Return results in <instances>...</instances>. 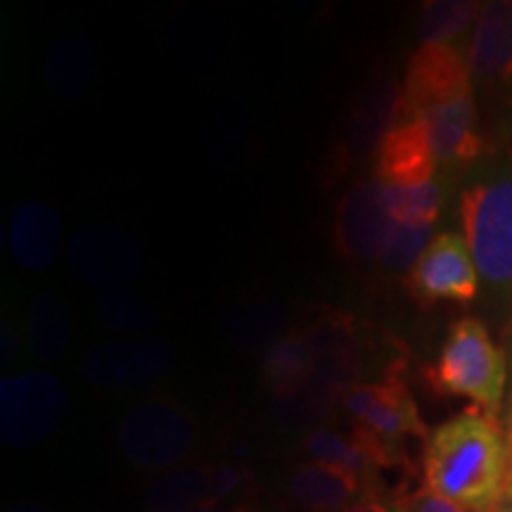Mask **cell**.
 Instances as JSON below:
<instances>
[{
  "instance_id": "1",
  "label": "cell",
  "mask_w": 512,
  "mask_h": 512,
  "mask_svg": "<svg viewBox=\"0 0 512 512\" xmlns=\"http://www.w3.org/2000/svg\"><path fill=\"white\" fill-rule=\"evenodd\" d=\"M510 479L505 430L482 408L446 420L425 446V486L470 512H489L503 501Z\"/></svg>"
},
{
  "instance_id": "2",
  "label": "cell",
  "mask_w": 512,
  "mask_h": 512,
  "mask_svg": "<svg viewBox=\"0 0 512 512\" xmlns=\"http://www.w3.org/2000/svg\"><path fill=\"white\" fill-rule=\"evenodd\" d=\"M460 219L479 278L512 302V169L489 171L460 197Z\"/></svg>"
},
{
  "instance_id": "3",
  "label": "cell",
  "mask_w": 512,
  "mask_h": 512,
  "mask_svg": "<svg viewBox=\"0 0 512 512\" xmlns=\"http://www.w3.org/2000/svg\"><path fill=\"white\" fill-rule=\"evenodd\" d=\"M344 411L354 420V434L373 453L380 470L406 463V444L427 439L418 406L399 370H389L382 380L349 387Z\"/></svg>"
},
{
  "instance_id": "4",
  "label": "cell",
  "mask_w": 512,
  "mask_h": 512,
  "mask_svg": "<svg viewBox=\"0 0 512 512\" xmlns=\"http://www.w3.org/2000/svg\"><path fill=\"white\" fill-rule=\"evenodd\" d=\"M430 380L439 392L465 396L498 418L508 384V361L482 320L463 318L451 328Z\"/></svg>"
},
{
  "instance_id": "5",
  "label": "cell",
  "mask_w": 512,
  "mask_h": 512,
  "mask_svg": "<svg viewBox=\"0 0 512 512\" xmlns=\"http://www.w3.org/2000/svg\"><path fill=\"white\" fill-rule=\"evenodd\" d=\"M195 422L171 401H145L124 415L119 448L140 470H169L195 448Z\"/></svg>"
},
{
  "instance_id": "6",
  "label": "cell",
  "mask_w": 512,
  "mask_h": 512,
  "mask_svg": "<svg viewBox=\"0 0 512 512\" xmlns=\"http://www.w3.org/2000/svg\"><path fill=\"white\" fill-rule=\"evenodd\" d=\"M67 394L50 373L31 370L3 377L0 382V432L17 448L43 444L60 425Z\"/></svg>"
},
{
  "instance_id": "7",
  "label": "cell",
  "mask_w": 512,
  "mask_h": 512,
  "mask_svg": "<svg viewBox=\"0 0 512 512\" xmlns=\"http://www.w3.org/2000/svg\"><path fill=\"white\" fill-rule=\"evenodd\" d=\"M176 351L157 339H107L81 358V375L107 392H136L171 373Z\"/></svg>"
},
{
  "instance_id": "8",
  "label": "cell",
  "mask_w": 512,
  "mask_h": 512,
  "mask_svg": "<svg viewBox=\"0 0 512 512\" xmlns=\"http://www.w3.org/2000/svg\"><path fill=\"white\" fill-rule=\"evenodd\" d=\"M470 62L453 43H422L408 60L396 119H411L470 93Z\"/></svg>"
},
{
  "instance_id": "9",
  "label": "cell",
  "mask_w": 512,
  "mask_h": 512,
  "mask_svg": "<svg viewBox=\"0 0 512 512\" xmlns=\"http://www.w3.org/2000/svg\"><path fill=\"white\" fill-rule=\"evenodd\" d=\"M408 285L422 304L472 302L479 290V271L467 242L456 233L432 238L411 268Z\"/></svg>"
},
{
  "instance_id": "10",
  "label": "cell",
  "mask_w": 512,
  "mask_h": 512,
  "mask_svg": "<svg viewBox=\"0 0 512 512\" xmlns=\"http://www.w3.org/2000/svg\"><path fill=\"white\" fill-rule=\"evenodd\" d=\"M143 261L140 242L112 226H83L69 242V268L76 278L112 292L136 278Z\"/></svg>"
},
{
  "instance_id": "11",
  "label": "cell",
  "mask_w": 512,
  "mask_h": 512,
  "mask_svg": "<svg viewBox=\"0 0 512 512\" xmlns=\"http://www.w3.org/2000/svg\"><path fill=\"white\" fill-rule=\"evenodd\" d=\"M394 219L387 209L384 183L363 181L351 188L337 207L335 245L339 254L354 261H375L382 256Z\"/></svg>"
},
{
  "instance_id": "12",
  "label": "cell",
  "mask_w": 512,
  "mask_h": 512,
  "mask_svg": "<svg viewBox=\"0 0 512 512\" xmlns=\"http://www.w3.org/2000/svg\"><path fill=\"white\" fill-rule=\"evenodd\" d=\"M377 181L384 185H425L434 181L439 162L418 117L396 119L377 140Z\"/></svg>"
},
{
  "instance_id": "13",
  "label": "cell",
  "mask_w": 512,
  "mask_h": 512,
  "mask_svg": "<svg viewBox=\"0 0 512 512\" xmlns=\"http://www.w3.org/2000/svg\"><path fill=\"white\" fill-rule=\"evenodd\" d=\"M425 124L439 166L458 169L482 155V136L477 131V107L470 93L418 114Z\"/></svg>"
},
{
  "instance_id": "14",
  "label": "cell",
  "mask_w": 512,
  "mask_h": 512,
  "mask_svg": "<svg viewBox=\"0 0 512 512\" xmlns=\"http://www.w3.org/2000/svg\"><path fill=\"white\" fill-rule=\"evenodd\" d=\"M62 238V219L50 202H22L12 214L10 254L19 268L43 273L55 264Z\"/></svg>"
},
{
  "instance_id": "15",
  "label": "cell",
  "mask_w": 512,
  "mask_h": 512,
  "mask_svg": "<svg viewBox=\"0 0 512 512\" xmlns=\"http://www.w3.org/2000/svg\"><path fill=\"white\" fill-rule=\"evenodd\" d=\"M290 494L313 512H339L368 498L370 491L354 472L313 460L292 472Z\"/></svg>"
},
{
  "instance_id": "16",
  "label": "cell",
  "mask_w": 512,
  "mask_h": 512,
  "mask_svg": "<svg viewBox=\"0 0 512 512\" xmlns=\"http://www.w3.org/2000/svg\"><path fill=\"white\" fill-rule=\"evenodd\" d=\"M470 72L477 79L503 81L512 76V0L489 3L479 10L472 36Z\"/></svg>"
},
{
  "instance_id": "17",
  "label": "cell",
  "mask_w": 512,
  "mask_h": 512,
  "mask_svg": "<svg viewBox=\"0 0 512 512\" xmlns=\"http://www.w3.org/2000/svg\"><path fill=\"white\" fill-rule=\"evenodd\" d=\"M304 448L309 456L318 463H328L342 470L354 472L356 477H361L366 482L370 496L380 498V491L375 486V477L380 472V465L373 453L368 451L366 444L356 437L354 432L342 434L335 430H316L309 434V439L304 441Z\"/></svg>"
},
{
  "instance_id": "18",
  "label": "cell",
  "mask_w": 512,
  "mask_h": 512,
  "mask_svg": "<svg viewBox=\"0 0 512 512\" xmlns=\"http://www.w3.org/2000/svg\"><path fill=\"white\" fill-rule=\"evenodd\" d=\"M29 347L43 363H53L64 354L72 339V316L53 292H41L29 306Z\"/></svg>"
},
{
  "instance_id": "19",
  "label": "cell",
  "mask_w": 512,
  "mask_h": 512,
  "mask_svg": "<svg viewBox=\"0 0 512 512\" xmlns=\"http://www.w3.org/2000/svg\"><path fill=\"white\" fill-rule=\"evenodd\" d=\"M95 72V50L81 34H64L50 48L46 79L62 98H74L88 86Z\"/></svg>"
},
{
  "instance_id": "20",
  "label": "cell",
  "mask_w": 512,
  "mask_h": 512,
  "mask_svg": "<svg viewBox=\"0 0 512 512\" xmlns=\"http://www.w3.org/2000/svg\"><path fill=\"white\" fill-rule=\"evenodd\" d=\"M211 491L214 479L207 470H176L152 486L147 503L152 512H190L209 503Z\"/></svg>"
},
{
  "instance_id": "21",
  "label": "cell",
  "mask_w": 512,
  "mask_h": 512,
  "mask_svg": "<svg viewBox=\"0 0 512 512\" xmlns=\"http://www.w3.org/2000/svg\"><path fill=\"white\" fill-rule=\"evenodd\" d=\"M387 209L394 223L413 228H432L441 207L439 183L425 185H384Z\"/></svg>"
},
{
  "instance_id": "22",
  "label": "cell",
  "mask_w": 512,
  "mask_h": 512,
  "mask_svg": "<svg viewBox=\"0 0 512 512\" xmlns=\"http://www.w3.org/2000/svg\"><path fill=\"white\" fill-rule=\"evenodd\" d=\"M98 316L107 330L121 335H143L157 325V311L136 292L114 290L98 299Z\"/></svg>"
},
{
  "instance_id": "23",
  "label": "cell",
  "mask_w": 512,
  "mask_h": 512,
  "mask_svg": "<svg viewBox=\"0 0 512 512\" xmlns=\"http://www.w3.org/2000/svg\"><path fill=\"white\" fill-rule=\"evenodd\" d=\"M316 354L309 337H285L266 358V375L278 389H294L313 375Z\"/></svg>"
},
{
  "instance_id": "24",
  "label": "cell",
  "mask_w": 512,
  "mask_h": 512,
  "mask_svg": "<svg viewBox=\"0 0 512 512\" xmlns=\"http://www.w3.org/2000/svg\"><path fill=\"white\" fill-rule=\"evenodd\" d=\"M477 3H430L420 17L422 43H453L470 19L475 17Z\"/></svg>"
},
{
  "instance_id": "25",
  "label": "cell",
  "mask_w": 512,
  "mask_h": 512,
  "mask_svg": "<svg viewBox=\"0 0 512 512\" xmlns=\"http://www.w3.org/2000/svg\"><path fill=\"white\" fill-rule=\"evenodd\" d=\"M430 228H413L403 226V223H394L392 233H389L387 245L382 249V266L387 271L401 273L415 266L425 247L430 245Z\"/></svg>"
},
{
  "instance_id": "26",
  "label": "cell",
  "mask_w": 512,
  "mask_h": 512,
  "mask_svg": "<svg viewBox=\"0 0 512 512\" xmlns=\"http://www.w3.org/2000/svg\"><path fill=\"white\" fill-rule=\"evenodd\" d=\"M399 505V512H470L465 510L463 505H458L451 498L437 494L430 486H422L420 491L403 498Z\"/></svg>"
},
{
  "instance_id": "27",
  "label": "cell",
  "mask_w": 512,
  "mask_h": 512,
  "mask_svg": "<svg viewBox=\"0 0 512 512\" xmlns=\"http://www.w3.org/2000/svg\"><path fill=\"white\" fill-rule=\"evenodd\" d=\"M339 512H399V505L382 501V498L368 496V498H363V501L349 505V508H344Z\"/></svg>"
},
{
  "instance_id": "28",
  "label": "cell",
  "mask_w": 512,
  "mask_h": 512,
  "mask_svg": "<svg viewBox=\"0 0 512 512\" xmlns=\"http://www.w3.org/2000/svg\"><path fill=\"white\" fill-rule=\"evenodd\" d=\"M505 444H508V458H510V479H512V403L508 411V420H505ZM508 479V484H510Z\"/></svg>"
},
{
  "instance_id": "29",
  "label": "cell",
  "mask_w": 512,
  "mask_h": 512,
  "mask_svg": "<svg viewBox=\"0 0 512 512\" xmlns=\"http://www.w3.org/2000/svg\"><path fill=\"white\" fill-rule=\"evenodd\" d=\"M214 512H256V510L247 508V505H226V508H219V505H216Z\"/></svg>"
},
{
  "instance_id": "30",
  "label": "cell",
  "mask_w": 512,
  "mask_h": 512,
  "mask_svg": "<svg viewBox=\"0 0 512 512\" xmlns=\"http://www.w3.org/2000/svg\"><path fill=\"white\" fill-rule=\"evenodd\" d=\"M10 512H48V510L38 508L34 503H24V505H17V508H12Z\"/></svg>"
},
{
  "instance_id": "31",
  "label": "cell",
  "mask_w": 512,
  "mask_h": 512,
  "mask_svg": "<svg viewBox=\"0 0 512 512\" xmlns=\"http://www.w3.org/2000/svg\"><path fill=\"white\" fill-rule=\"evenodd\" d=\"M489 512H512V501H508V498H503V501L496 503Z\"/></svg>"
},
{
  "instance_id": "32",
  "label": "cell",
  "mask_w": 512,
  "mask_h": 512,
  "mask_svg": "<svg viewBox=\"0 0 512 512\" xmlns=\"http://www.w3.org/2000/svg\"><path fill=\"white\" fill-rule=\"evenodd\" d=\"M214 501H209V503H204V505H200V508H195V510H190V512H214Z\"/></svg>"
},
{
  "instance_id": "33",
  "label": "cell",
  "mask_w": 512,
  "mask_h": 512,
  "mask_svg": "<svg viewBox=\"0 0 512 512\" xmlns=\"http://www.w3.org/2000/svg\"><path fill=\"white\" fill-rule=\"evenodd\" d=\"M503 498H508V501H512V479H510L508 489H505V496H503Z\"/></svg>"
}]
</instances>
